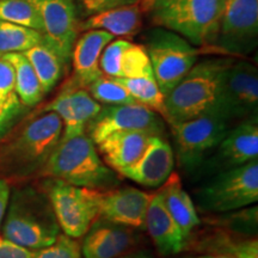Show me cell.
Wrapping results in <instances>:
<instances>
[{"label": "cell", "mask_w": 258, "mask_h": 258, "mask_svg": "<svg viewBox=\"0 0 258 258\" xmlns=\"http://www.w3.org/2000/svg\"><path fill=\"white\" fill-rule=\"evenodd\" d=\"M55 112L41 111L0 141V178H27L41 173L62 138Z\"/></svg>", "instance_id": "6da1fadb"}, {"label": "cell", "mask_w": 258, "mask_h": 258, "mask_svg": "<svg viewBox=\"0 0 258 258\" xmlns=\"http://www.w3.org/2000/svg\"><path fill=\"white\" fill-rule=\"evenodd\" d=\"M61 233L47 194L41 188H14L3 219L0 235L31 251L53 244Z\"/></svg>", "instance_id": "7a4b0ae2"}, {"label": "cell", "mask_w": 258, "mask_h": 258, "mask_svg": "<svg viewBox=\"0 0 258 258\" xmlns=\"http://www.w3.org/2000/svg\"><path fill=\"white\" fill-rule=\"evenodd\" d=\"M41 176L98 191L120 185L117 173L105 165L96 145L85 133L61 139L48 158Z\"/></svg>", "instance_id": "3957f363"}, {"label": "cell", "mask_w": 258, "mask_h": 258, "mask_svg": "<svg viewBox=\"0 0 258 258\" xmlns=\"http://www.w3.org/2000/svg\"><path fill=\"white\" fill-rule=\"evenodd\" d=\"M233 61L211 59L192 66L165 97L166 122L180 123L220 106L222 80Z\"/></svg>", "instance_id": "277c9868"}, {"label": "cell", "mask_w": 258, "mask_h": 258, "mask_svg": "<svg viewBox=\"0 0 258 258\" xmlns=\"http://www.w3.org/2000/svg\"><path fill=\"white\" fill-rule=\"evenodd\" d=\"M224 5L225 0H154L152 21L202 47L217 38Z\"/></svg>", "instance_id": "5b68a950"}, {"label": "cell", "mask_w": 258, "mask_h": 258, "mask_svg": "<svg viewBox=\"0 0 258 258\" xmlns=\"http://www.w3.org/2000/svg\"><path fill=\"white\" fill-rule=\"evenodd\" d=\"M258 201V159L222 171L198 191L201 212L238 211Z\"/></svg>", "instance_id": "8992f818"}, {"label": "cell", "mask_w": 258, "mask_h": 258, "mask_svg": "<svg viewBox=\"0 0 258 258\" xmlns=\"http://www.w3.org/2000/svg\"><path fill=\"white\" fill-rule=\"evenodd\" d=\"M41 188L47 194L62 233L74 239L83 238L99 218V191L44 178Z\"/></svg>", "instance_id": "52a82bcc"}, {"label": "cell", "mask_w": 258, "mask_h": 258, "mask_svg": "<svg viewBox=\"0 0 258 258\" xmlns=\"http://www.w3.org/2000/svg\"><path fill=\"white\" fill-rule=\"evenodd\" d=\"M231 117L221 106L191 120L170 124L179 165L185 171L198 167L209 151L218 147L230 131Z\"/></svg>", "instance_id": "ba28073f"}, {"label": "cell", "mask_w": 258, "mask_h": 258, "mask_svg": "<svg viewBox=\"0 0 258 258\" xmlns=\"http://www.w3.org/2000/svg\"><path fill=\"white\" fill-rule=\"evenodd\" d=\"M146 48L154 79L164 96L195 66L200 50L175 32L156 29L150 34Z\"/></svg>", "instance_id": "9c48e42d"}, {"label": "cell", "mask_w": 258, "mask_h": 258, "mask_svg": "<svg viewBox=\"0 0 258 258\" xmlns=\"http://www.w3.org/2000/svg\"><path fill=\"white\" fill-rule=\"evenodd\" d=\"M146 132L163 135L164 124L160 116L147 106L133 103L122 105H104L85 128V134L95 145L114 133Z\"/></svg>", "instance_id": "30bf717a"}, {"label": "cell", "mask_w": 258, "mask_h": 258, "mask_svg": "<svg viewBox=\"0 0 258 258\" xmlns=\"http://www.w3.org/2000/svg\"><path fill=\"white\" fill-rule=\"evenodd\" d=\"M258 0H225L217 35L219 47L226 53L245 54L256 46Z\"/></svg>", "instance_id": "8fae6325"}, {"label": "cell", "mask_w": 258, "mask_h": 258, "mask_svg": "<svg viewBox=\"0 0 258 258\" xmlns=\"http://www.w3.org/2000/svg\"><path fill=\"white\" fill-rule=\"evenodd\" d=\"M40 12L43 24L44 43L66 64L72 56L79 31L78 17L73 0H31Z\"/></svg>", "instance_id": "7c38bea8"}, {"label": "cell", "mask_w": 258, "mask_h": 258, "mask_svg": "<svg viewBox=\"0 0 258 258\" xmlns=\"http://www.w3.org/2000/svg\"><path fill=\"white\" fill-rule=\"evenodd\" d=\"M220 106L233 118L257 116L258 73L252 63L246 61L232 62L222 80Z\"/></svg>", "instance_id": "4fadbf2b"}, {"label": "cell", "mask_w": 258, "mask_h": 258, "mask_svg": "<svg viewBox=\"0 0 258 258\" xmlns=\"http://www.w3.org/2000/svg\"><path fill=\"white\" fill-rule=\"evenodd\" d=\"M143 231L98 218L83 237V258H115L145 246Z\"/></svg>", "instance_id": "5bb4252c"}, {"label": "cell", "mask_w": 258, "mask_h": 258, "mask_svg": "<svg viewBox=\"0 0 258 258\" xmlns=\"http://www.w3.org/2000/svg\"><path fill=\"white\" fill-rule=\"evenodd\" d=\"M152 194L134 186H116L99 191V218L145 231V219Z\"/></svg>", "instance_id": "9a60e30c"}, {"label": "cell", "mask_w": 258, "mask_h": 258, "mask_svg": "<svg viewBox=\"0 0 258 258\" xmlns=\"http://www.w3.org/2000/svg\"><path fill=\"white\" fill-rule=\"evenodd\" d=\"M175 167V152L164 135H153L143 157L121 176L145 188H160Z\"/></svg>", "instance_id": "2e32d148"}, {"label": "cell", "mask_w": 258, "mask_h": 258, "mask_svg": "<svg viewBox=\"0 0 258 258\" xmlns=\"http://www.w3.org/2000/svg\"><path fill=\"white\" fill-rule=\"evenodd\" d=\"M99 66L103 74L116 79L153 76L146 48L127 40L111 41L103 50Z\"/></svg>", "instance_id": "e0dca14e"}, {"label": "cell", "mask_w": 258, "mask_h": 258, "mask_svg": "<svg viewBox=\"0 0 258 258\" xmlns=\"http://www.w3.org/2000/svg\"><path fill=\"white\" fill-rule=\"evenodd\" d=\"M145 230L160 256H175L186 249L185 238L167 212L160 190L152 194L145 219Z\"/></svg>", "instance_id": "ac0fdd59"}, {"label": "cell", "mask_w": 258, "mask_h": 258, "mask_svg": "<svg viewBox=\"0 0 258 258\" xmlns=\"http://www.w3.org/2000/svg\"><path fill=\"white\" fill-rule=\"evenodd\" d=\"M218 163L222 170L233 169L258 158L257 116L230 129L218 146Z\"/></svg>", "instance_id": "d6986e66"}, {"label": "cell", "mask_w": 258, "mask_h": 258, "mask_svg": "<svg viewBox=\"0 0 258 258\" xmlns=\"http://www.w3.org/2000/svg\"><path fill=\"white\" fill-rule=\"evenodd\" d=\"M152 137L146 132H121L109 135L96 148L105 165L120 175L143 157Z\"/></svg>", "instance_id": "ffe728a7"}, {"label": "cell", "mask_w": 258, "mask_h": 258, "mask_svg": "<svg viewBox=\"0 0 258 258\" xmlns=\"http://www.w3.org/2000/svg\"><path fill=\"white\" fill-rule=\"evenodd\" d=\"M112 40L114 36L103 30H88L76 40L71 57L80 88H88L96 79L104 76L99 61L103 50Z\"/></svg>", "instance_id": "44dd1931"}, {"label": "cell", "mask_w": 258, "mask_h": 258, "mask_svg": "<svg viewBox=\"0 0 258 258\" xmlns=\"http://www.w3.org/2000/svg\"><path fill=\"white\" fill-rule=\"evenodd\" d=\"M194 250L203 254H218L230 258H258V240L252 235L235 233L224 228L205 232L200 237H191ZM188 246V245H186Z\"/></svg>", "instance_id": "7402d4cb"}, {"label": "cell", "mask_w": 258, "mask_h": 258, "mask_svg": "<svg viewBox=\"0 0 258 258\" xmlns=\"http://www.w3.org/2000/svg\"><path fill=\"white\" fill-rule=\"evenodd\" d=\"M143 9L147 8L138 3L103 10L89 16L85 21L79 23V30H103L114 37L134 36L143 25Z\"/></svg>", "instance_id": "603a6c76"}, {"label": "cell", "mask_w": 258, "mask_h": 258, "mask_svg": "<svg viewBox=\"0 0 258 258\" xmlns=\"http://www.w3.org/2000/svg\"><path fill=\"white\" fill-rule=\"evenodd\" d=\"M159 190L167 212L179 227L188 245L194 230L201 224L192 199L183 188L179 176L176 172L171 173L169 179L160 186Z\"/></svg>", "instance_id": "cb8c5ba5"}, {"label": "cell", "mask_w": 258, "mask_h": 258, "mask_svg": "<svg viewBox=\"0 0 258 258\" xmlns=\"http://www.w3.org/2000/svg\"><path fill=\"white\" fill-rule=\"evenodd\" d=\"M3 56L14 66L16 95L22 104L25 106L38 104L46 93L27 56L23 53H10Z\"/></svg>", "instance_id": "d4e9b609"}, {"label": "cell", "mask_w": 258, "mask_h": 258, "mask_svg": "<svg viewBox=\"0 0 258 258\" xmlns=\"http://www.w3.org/2000/svg\"><path fill=\"white\" fill-rule=\"evenodd\" d=\"M23 54L36 72L44 93L51 91L62 76L64 62L61 57L44 41L25 50Z\"/></svg>", "instance_id": "484cf974"}, {"label": "cell", "mask_w": 258, "mask_h": 258, "mask_svg": "<svg viewBox=\"0 0 258 258\" xmlns=\"http://www.w3.org/2000/svg\"><path fill=\"white\" fill-rule=\"evenodd\" d=\"M116 79V78H115ZM131 93L135 102L147 106L164 120H166L165 96L160 91L154 76L140 77L133 79H116Z\"/></svg>", "instance_id": "4316f807"}, {"label": "cell", "mask_w": 258, "mask_h": 258, "mask_svg": "<svg viewBox=\"0 0 258 258\" xmlns=\"http://www.w3.org/2000/svg\"><path fill=\"white\" fill-rule=\"evenodd\" d=\"M40 31L0 21V56L10 53H24L43 42Z\"/></svg>", "instance_id": "83f0119b"}, {"label": "cell", "mask_w": 258, "mask_h": 258, "mask_svg": "<svg viewBox=\"0 0 258 258\" xmlns=\"http://www.w3.org/2000/svg\"><path fill=\"white\" fill-rule=\"evenodd\" d=\"M0 21L40 31L43 24L40 12L31 0H0Z\"/></svg>", "instance_id": "f1b7e54d"}, {"label": "cell", "mask_w": 258, "mask_h": 258, "mask_svg": "<svg viewBox=\"0 0 258 258\" xmlns=\"http://www.w3.org/2000/svg\"><path fill=\"white\" fill-rule=\"evenodd\" d=\"M86 89L89 90L92 98L99 104L122 105L137 103L123 85H121L115 78L108 76L99 77Z\"/></svg>", "instance_id": "f546056e"}, {"label": "cell", "mask_w": 258, "mask_h": 258, "mask_svg": "<svg viewBox=\"0 0 258 258\" xmlns=\"http://www.w3.org/2000/svg\"><path fill=\"white\" fill-rule=\"evenodd\" d=\"M227 217H218L208 219L207 222L213 225H217L224 230L235 232V233H240L245 235H256L257 228V207L249 208V209H238L233 211Z\"/></svg>", "instance_id": "4dcf8cb0"}, {"label": "cell", "mask_w": 258, "mask_h": 258, "mask_svg": "<svg viewBox=\"0 0 258 258\" xmlns=\"http://www.w3.org/2000/svg\"><path fill=\"white\" fill-rule=\"evenodd\" d=\"M72 109L79 127L85 132L86 125L102 109V104L95 101L85 88H76L67 84Z\"/></svg>", "instance_id": "1f68e13d"}, {"label": "cell", "mask_w": 258, "mask_h": 258, "mask_svg": "<svg viewBox=\"0 0 258 258\" xmlns=\"http://www.w3.org/2000/svg\"><path fill=\"white\" fill-rule=\"evenodd\" d=\"M42 111L55 112V114L59 116L63 124L62 138L61 139H70L85 133V132L79 127L76 116H74L67 88H64L53 101L48 103V104L42 109Z\"/></svg>", "instance_id": "d6a6232c"}, {"label": "cell", "mask_w": 258, "mask_h": 258, "mask_svg": "<svg viewBox=\"0 0 258 258\" xmlns=\"http://www.w3.org/2000/svg\"><path fill=\"white\" fill-rule=\"evenodd\" d=\"M32 258H83L82 245L61 232L53 244L32 251Z\"/></svg>", "instance_id": "836d02e7"}, {"label": "cell", "mask_w": 258, "mask_h": 258, "mask_svg": "<svg viewBox=\"0 0 258 258\" xmlns=\"http://www.w3.org/2000/svg\"><path fill=\"white\" fill-rule=\"evenodd\" d=\"M16 95V79L14 66L0 56V104L11 101Z\"/></svg>", "instance_id": "e575fe53"}, {"label": "cell", "mask_w": 258, "mask_h": 258, "mask_svg": "<svg viewBox=\"0 0 258 258\" xmlns=\"http://www.w3.org/2000/svg\"><path fill=\"white\" fill-rule=\"evenodd\" d=\"M22 108H23V104L19 101L18 96L4 104H0V134L4 133L6 129L14 123L17 116L21 114Z\"/></svg>", "instance_id": "d590c367"}, {"label": "cell", "mask_w": 258, "mask_h": 258, "mask_svg": "<svg viewBox=\"0 0 258 258\" xmlns=\"http://www.w3.org/2000/svg\"><path fill=\"white\" fill-rule=\"evenodd\" d=\"M0 258H32V251L0 235Z\"/></svg>", "instance_id": "8d00e7d4"}, {"label": "cell", "mask_w": 258, "mask_h": 258, "mask_svg": "<svg viewBox=\"0 0 258 258\" xmlns=\"http://www.w3.org/2000/svg\"><path fill=\"white\" fill-rule=\"evenodd\" d=\"M83 11L85 15L91 16L103 10L110 9L111 0H79Z\"/></svg>", "instance_id": "74e56055"}, {"label": "cell", "mask_w": 258, "mask_h": 258, "mask_svg": "<svg viewBox=\"0 0 258 258\" xmlns=\"http://www.w3.org/2000/svg\"><path fill=\"white\" fill-rule=\"evenodd\" d=\"M10 192H11V189H10L9 183L6 182V179L0 178V227H2L3 219L8 208Z\"/></svg>", "instance_id": "f35d334b"}, {"label": "cell", "mask_w": 258, "mask_h": 258, "mask_svg": "<svg viewBox=\"0 0 258 258\" xmlns=\"http://www.w3.org/2000/svg\"><path fill=\"white\" fill-rule=\"evenodd\" d=\"M115 258H156V253H154V251L152 249H150V247L143 246L128 251V252L120 254V256Z\"/></svg>", "instance_id": "ab89813d"}, {"label": "cell", "mask_w": 258, "mask_h": 258, "mask_svg": "<svg viewBox=\"0 0 258 258\" xmlns=\"http://www.w3.org/2000/svg\"><path fill=\"white\" fill-rule=\"evenodd\" d=\"M143 0H111L110 3V9L116 8V6H123V5H133L141 3Z\"/></svg>", "instance_id": "60d3db41"}, {"label": "cell", "mask_w": 258, "mask_h": 258, "mask_svg": "<svg viewBox=\"0 0 258 258\" xmlns=\"http://www.w3.org/2000/svg\"><path fill=\"white\" fill-rule=\"evenodd\" d=\"M194 258H230V257L218 256V254H200V256H196Z\"/></svg>", "instance_id": "b9f144b4"}, {"label": "cell", "mask_w": 258, "mask_h": 258, "mask_svg": "<svg viewBox=\"0 0 258 258\" xmlns=\"http://www.w3.org/2000/svg\"><path fill=\"white\" fill-rule=\"evenodd\" d=\"M143 2H146V4H145V5H146V8H148V5L152 6L154 0H143Z\"/></svg>", "instance_id": "7bdbcfd3"}]
</instances>
